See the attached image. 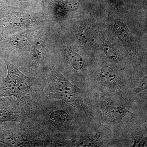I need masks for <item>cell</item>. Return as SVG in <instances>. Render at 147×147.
<instances>
[{
	"label": "cell",
	"instance_id": "1",
	"mask_svg": "<svg viewBox=\"0 0 147 147\" xmlns=\"http://www.w3.org/2000/svg\"><path fill=\"white\" fill-rule=\"evenodd\" d=\"M3 58L7 73L5 78H0V96L15 98L28 116L48 98L44 91L46 80L44 71L34 77H30Z\"/></svg>",
	"mask_w": 147,
	"mask_h": 147
},
{
	"label": "cell",
	"instance_id": "2",
	"mask_svg": "<svg viewBox=\"0 0 147 147\" xmlns=\"http://www.w3.org/2000/svg\"><path fill=\"white\" fill-rule=\"evenodd\" d=\"M0 127V142L9 147H52L50 137L32 123L9 122Z\"/></svg>",
	"mask_w": 147,
	"mask_h": 147
},
{
	"label": "cell",
	"instance_id": "3",
	"mask_svg": "<svg viewBox=\"0 0 147 147\" xmlns=\"http://www.w3.org/2000/svg\"><path fill=\"white\" fill-rule=\"evenodd\" d=\"M43 70L46 80L44 91L47 97L79 107L81 102L80 90L55 69L46 66Z\"/></svg>",
	"mask_w": 147,
	"mask_h": 147
},
{
	"label": "cell",
	"instance_id": "4",
	"mask_svg": "<svg viewBox=\"0 0 147 147\" xmlns=\"http://www.w3.org/2000/svg\"><path fill=\"white\" fill-rule=\"evenodd\" d=\"M28 119L22 105L15 98L7 96L0 100V125L4 123H23Z\"/></svg>",
	"mask_w": 147,
	"mask_h": 147
},
{
	"label": "cell",
	"instance_id": "5",
	"mask_svg": "<svg viewBox=\"0 0 147 147\" xmlns=\"http://www.w3.org/2000/svg\"><path fill=\"white\" fill-rule=\"evenodd\" d=\"M106 110L110 116L116 119L123 118L126 115V110L121 106L114 102H108Z\"/></svg>",
	"mask_w": 147,
	"mask_h": 147
},
{
	"label": "cell",
	"instance_id": "6",
	"mask_svg": "<svg viewBox=\"0 0 147 147\" xmlns=\"http://www.w3.org/2000/svg\"><path fill=\"white\" fill-rule=\"evenodd\" d=\"M68 58L71 67L76 70H79L83 68L84 65V59L75 51H69Z\"/></svg>",
	"mask_w": 147,
	"mask_h": 147
},
{
	"label": "cell",
	"instance_id": "7",
	"mask_svg": "<svg viewBox=\"0 0 147 147\" xmlns=\"http://www.w3.org/2000/svg\"><path fill=\"white\" fill-rule=\"evenodd\" d=\"M100 78L105 83H113L116 79L115 74L110 67L105 66L100 69Z\"/></svg>",
	"mask_w": 147,
	"mask_h": 147
},
{
	"label": "cell",
	"instance_id": "8",
	"mask_svg": "<svg viewBox=\"0 0 147 147\" xmlns=\"http://www.w3.org/2000/svg\"><path fill=\"white\" fill-rule=\"evenodd\" d=\"M115 31L120 38L125 42H129L130 40L128 31L123 24L120 21L116 22L115 25Z\"/></svg>",
	"mask_w": 147,
	"mask_h": 147
},
{
	"label": "cell",
	"instance_id": "9",
	"mask_svg": "<svg viewBox=\"0 0 147 147\" xmlns=\"http://www.w3.org/2000/svg\"><path fill=\"white\" fill-rule=\"evenodd\" d=\"M103 50L105 55L110 60L115 61L117 59V54L115 50L112 47L105 46L103 48Z\"/></svg>",
	"mask_w": 147,
	"mask_h": 147
},
{
	"label": "cell",
	"instance_id": "10",
	"mask_svg": "<svg viewBox=\"0 0 147 147\" xmlns=\"http://www.w3.org/2000/svg\"><path fill=\"white\" fill-rule=\"evenodd\" d=\"M134 143L133 147H145L147 146V139L143 135L135 137L134 138Z\"/></svg>",
	"mask_w": 147,
	"mask_h": 147
},
{
	"label": "cell",
	"instance_id": "11",
	"mask_svg": "<svg viewBox=\"0 0 147 147\" xmlns=\"http://www.w3.org/2000/svg\"><path fill=\"white\" fill-rule=\"evenodd\" d=\"M147 83L145 82H142L140 83L138 88L135 90V92L138 93L139 92L143 90L146 89Z\"/></svg>",
	"mask_w": 147,
	"mask_h": 147
},
{
	"label": "cell",
	"instance_id": "12",
	"mask_svg": "<svg viewBox=\"0 0 147 147\" xmlns=\"http://www.w3.org/2000/svg\"><path fill=\"white\" fill-rule=\"evenodd\" d=\"M4 9L0 3V24L3 21V17L4 16Z\"/></svg>",
	"mask_w": 147,
	"mask_h": 147
}]
</instances>
